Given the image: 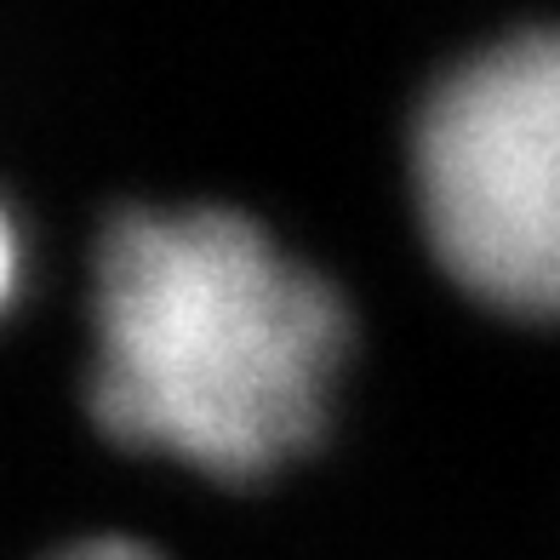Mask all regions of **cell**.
<instances>
[{
  "label": "cell",
  "instance_id": "277c9868",
  "mask_svg": "<svg viewBox=\"0 0 560 560\" xmlns=\"http://www.w3.org/2000/svg\"><path fill=\"white\" fill-rule=\"evenodd\" d=\"M12 235H7V218H0V303H7V292H12Z\"/></svg>",
  "mask_w": 560,
  "mask_h": 560
},
{
  "label": "cell",
  "instance_id": "6da1fadb",
  "mask_svg": "<svg viewBox=\"0 0 560 560\" xmlns=\"http://www.w3.org/2000/svg\"><path fill=\"white\" fill-rule=\"evenodd\" d=\"M349 354V310L252 218L120 212L97 246L92 418L218 480L303 457Z\"/></svg>",
  "mask_w": 560,
  "mask_h": 560
},
{
  "label": "cell",
  "instance_id": "7a4b0ae2",
  "mask_svg": "<svg viewBox=\"0 0 560 560\" xmlns=\"http://www.w3.org/2000/svg\"><path fill=\"white\" fill-rule=\"evenodd\" d=\"M435 258L480 303L560 320V35H521L446 74L418 120Z\"/></svg>",
  "mask_w": 560,
  "mask_h": 560
},
{
  "label": "cell",
  "instance_id": "3957f363",
  "mask_svg": "<svg viewBox=\"0 0 560 560\" xmlns=\"http://www.w3.org/2000/svg\"><path fill=\"white\" fill-rule=\"evenodd\" d=\"M46 560H161V555L132 544V538H86V544H69L58 555H46Z\"/></svg>",
  "mask_w": 560,
  "mask_h": 560
}]
</instances>
